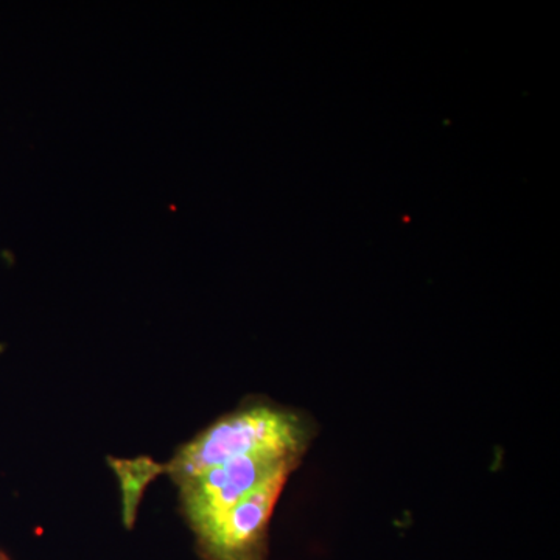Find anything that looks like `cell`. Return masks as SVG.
<instances>
[{
    "label": "cell",
    "instance_id": "6da1fadb",
    "mask_svg": "<svg viewBox=\"0 0 560 560\" xmlns=\"http://www.w3.org/2000/svg\"><path fill=\"white\" fill-rule=\"evenodd\" d=\"M313 438L311 422L276 405L238 408L183 445L167 466L178 486L186 485L228 460L260 452L305 455Z\"/></svg>",
    "mask_w": 560,
    "mask_h": 560
},
{
    "label": "cell",
    "instance_id": "7a4b0ae2",
    "mask_svg": "<svg viewBox=\"0 0 560 560\" xmlns=\"http://www.w3.org/2000/svg\"><path fill=\"white\" fill-rule=\"evenodd\" d=\"M301 459L296 453H254L220 464L179 486L180 503L191 529L197 536L205 533L264 482L283 471L291 474Z\"/></svg>",
    "mask_w": 560,
    "mask_h": 560
},
{
    "label": "cell",
    "instance_id": "3957f363",
    "mask_svg": "<svg viewBox=\"0 0 560 560\" xmlns=\"http://www.w3.org/2000/svg\"><path fill=\"white\" fill-rule=\"evenodd\" d=\"M290 471L276 475L235 504L215 525L198 534L205 560H267L268 526Z\"/></svg>",
    "mask_w": 560,
    "mask_h": 560
},
{
    "label": "cell",
    "instance_id": "277c9868",
    "mask_svg": "<svg viewBox=\"0 0 560 560\" xmlns=\"http://www.w3.org/2000/svg\"><path fill=\"white\" fill-rule=\"evenodd\" d=\"M108 460L120 480L124 523L128 529H131L136 522V515H138V506L140 499H142L143 489L162 471H167V466L154 463L149 456H140L136 459L109 458Z\"/></svg>",
    "mask_w": 560,
    "mask_h": 560
},
{
    "label": "cell",
    "instance_id": "5b68a950",
    "mask_svg": "<svg viewBox=\"0 0 560 560\" xmlns=\"http://www.w3.org/2000/svg\"><path fill=\"white\" fill-rule=\"evenodd\" d=\"M0 560H11L10 556L5 551L0 550Z\"/></svg>",
    "mask_w": 560,
    "mask_h": 560
}]
</instances>
